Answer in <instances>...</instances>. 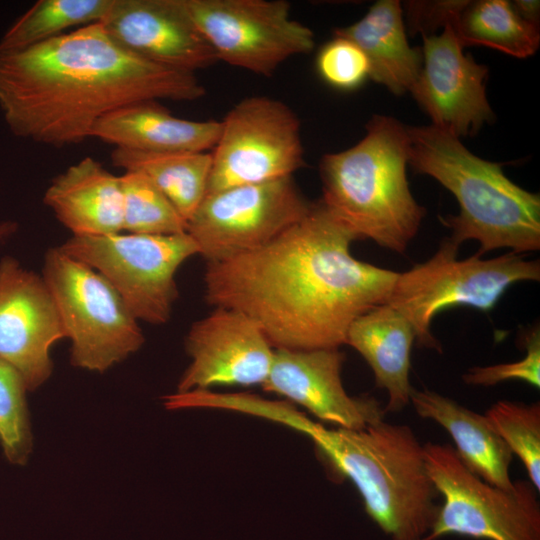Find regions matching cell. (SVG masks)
I'll return each instance as SVG.
<instances>
[{
    "mask_svg": "<svg viewBox=\"0 0 540 540\" xmlns=\"http://www.w3.org/2000/svg\"><path fill=\"white\" fill-rule=\"evenodd\" d=\"M354 240L321 201L313 203L262 248L206 263L205 300L247 315L274 349L339 348L356 318L387 302L398 277L356 259Z\"/></svg>",
    "mask_w": 540,
    "mask_h": 540,
    "instance_id": "cell-1",
    "label": "cell"
},
{
    "mask_svg": "<svg viewBox=\"0 0 540 540\" xmlns=\"http://www.w3.org/2000/svg\"><path fill=\"white\" fill-rule=\"evenodd\" d=\"M205 93L195 73L129 52L102 22L0 52L2 117L12 134L39 144L80 143L102 117L129 104L195 101Z\"/></svg>",
    "mask_w": 540,
    "mask_h": 540,
    "instance_id": "cell-2",
    "label": "cell"
},
{
    "mask_svg": "<svg viewBox=\"0 0 540 540\" xmlns=\"http://www.w3.org/2000/svg\"><path fill=\"white\" fill-rule=\"evenodd\" d=\"M266 419L307 435L359 491L366 513L390 540H423L440 505L424 445L407 425L381 420L361 430L328 429L285 401H271Z\"/></svg>",
    "mask_w": 540,
    "mask_h": 540,
    "instance_id": "cell-3",
    "label": "cell"
},
{
    "mask_svg": "<svg viewBox=\"0 0 540 540\" xmlns=\"http://www.w3.org/2000/svg\"><path fill=\"white\" fill-rule=\"evenodd\" d=\"M408 164L449 190L458 215L440 217L460 246L479 243L475 253L508 248L515 254L540 249V197L512 182L502 164L471 153L456 136L433 125L407 126Z\"/></svg>",
    "mask_w": 540,
    "mask_h": 540,
    "instance_id": "cell-4",
    "label": "cell"
},
{
    "mask_svg": "<svg viewBox=\"0 0 540 540\" xmlns=\"http://www.w3.org/2000/svg\"><path fill=\"white\" fill-rule=\"evenodd\" d=\"M366 131L356 145L321 158L320 201L357 239L403 254L426 214L407 180V126L375 115Z\"/></svg>",
    "mask_w": 540,
    "mask_h": 540,
    "instance_id": "cell-5",
    "label": "cell"
},
{
    "mask_svg": "<svg viewBox=\"0 0 540 540\" xmlns=\"http://www.w3.org/2000/svg\"><path fill=\"white\" fill-rule=\"evenodd\" d=\"M459 246L448 238L427 261L398 273L386 304L412 325L419 346L441 352L431 322L441 311L468 306L488 312L517 282L539 281L540 262L509 252L491 259L459 260Z\"/></svg>",
    "mask_w": 540,
    "mask_h": 540,
    "instance_id": "cell-6",
    "label": "cell"
},
{
    "mask_svg": "<svg viewBox=\"0 0 540 540\" xmlns=\"http://www.w3.org/2000/svg\"><path fill=\"white\" fill-rule=\"evenodd\" d=\"M41 275L71 342L74 367L103 373L143 346L140 322L96 270L57 246L45 253Z\"/></svg>",
    "mask_w": 540,
    "mask_h": 540,
    "instance_id": "cell-7",
    "label": "cell"
},
{
    "mask_svg": "<svg viewBox=\"0 0 540 540\" xmlns=\"http://www.w3.org/2000/svg\"><path fill=\"white\" fill-rule=\"evenodd\" d=\"M424 455L443 503L423 540L452 534L486 540H540V505L530 481H515L509 490L493 486L470 471L449 444L427 443Z\"/></svg>",
    "mask_w": 540,
    "mask_h": 540,
    "instance_id": "cell-8",
    "label": "cell"
},
{
    "mask_svg": "<svg viewBox=\"0 0 540 540\" xmlns=\"http://www.w3.org/2000/svg\"><path fill=\"white\" fill-rule=\"evenodd\" d=\"M59 247L100 273L135 318L151 325L170 320L179 296L176 273L187 259L199 255L187 233L72 235Z\"/></svg>",
    "mask_w": 540,
    "mask_h": 540,
    "instance_id": "cell-9",
    "label": "cell"
},
{
    "mask_svg": "<svg viewBox=\"0 0 540 540\" xmlns=\"http://www.w3.org/2000/svg\"><path fill=\"white\" fill-rule=\"evenodd\" d=\"M220 122L206 194L292 177L304 166L300 121L284 102L247 97Z\"/></svg>",
    "mask_w": 540,
    "mask_h": 540,
    "instance_id": "cell-10",
    "label": "cell"
},
{
    "mask_svg": "<svg viewBox=\"0 0 540 540\" xmlns=\"http://www.w3.org/2000/svg\"><path fill=\"white\" fill-rule=\"evenodd\" d=\"M310 203L286 177L205 195L186 233L206 263L224 261L267 245L301 220Z\"/></svg>",
    "mask_w": 540,
    "mask_h": 540,
    "instance_id": "cell-11",
    "label": "cell"
},
{
    "mask_svg": "<svg viewBox=\"0 0 540 540\" xmlns=\"http://www.w3.org/2000/svg\"><path fill=\"white\" fill-rule=\"evenodd\" d=\"M218 60L270 77L289 58L310 53L312 30L285 0H185Z\"/></svg>",
    "mask_w": 540,
    "mask_h": 540,
    "instance_id": "cell-12",
    "label": "cell"
},
{
    "mask_svg": "<svg viewBox=\"0 0 540 540\" xmlns=\"http://www.w3.org/2000/svg\"><path fill=\"white\" fill-rule=\"evenodd\" d=\"M53 297L42 277L11 256L0 260V359L22 376L28 391L53 373L51 350L65 339Z\"/></svg>",
    "mask_w": 540,
    "mask_h": 540,
    "instance_id": "cell-13",
    "label": "cell"
},
{
    "mask_svg": "<svg viewBox=\"0 0 540 540\" xmlns=\"http://www.w3.org/2000/svg\"><path fill=\"white\" fill-rule=\"evenodd\" d=\"M185 349L190 363L177 383L179 393L214 386H262L274 355V348L251 318L225 307H214L191 325Z\"/></svg>",
    "mask_w": 540,
    "mask_h": 540,
    "instance_id": "cell-14",
    "label": "cell"
},
{
    "mask_svg": "<svg viewBox=\"0 0 540 540\" xmlns=\"http://www.w3.org/2000/svg\"><path fill=\"white\" fill-rule=\"evenodd\" d=\"M488 68L463 52L453 27L423 36L422 68L410 92L433 126L457 138L494 119L485 92Z\"/></svg>",
    "mask_w": 540,
    "mask_h": 540,
    "instance_id": "cell-15",
    "label": "cell"
},
{
    "mask_svg": "<svg viewBox=\"0 0 540 540\" xmlns=\"http://www.w3.org/2000/svg\"><path fill=\"white\" fill-rule=\"evenodd\" d=\"M102 24L121 47L161 66L195 73L218 61L185 0H114Z\"/></svg>",
    "mask_w": 540,
    "mask_h": 540,
    "instance_id": "cell-16",
    "label": "cell"
},
{
    "mask_svg": "<svg viewBox=\"0 0 540 540\" xmlns=\"http://www.w3.org/2000/svg\"><path fill=\"white\" fill-rule=\"evenodd\" d=\"M344 360L339 348L274 349L262 387L304 407L324 422L361 430L383 420L385 411L373 397L348 395L341 379Z\"/></svg>",
    "mask_w": 540,
    "mask_h": 540,
    "instance_id": "cell-17",
    "label": "cell"
},
{
    "mask_svg": "<svg viewBox=\"0 0 540 540\" xmlns=\"http://www.w3.org/2000/svg\"><path fill=\"white\" fill-rule=\"evenodd\" d=\"M43 203L74 236L123 232V194L120 176L92 157L69 166L53 179Z\"/></svg>",
    "mask_w": 540,
    "mask_h": 540,
    "instance_id": "cell-18",
    "label": "cell"
},
{
    "mask_svg": "<svg viewBox=\"0 0 540 540\" xmlns=\"http://www.w3.org/2000/svg\"><path fill=\"white\" fill-rule=\"evenodd\" d=\"M221 129L216 120L178 118L156 101L121 107L102 117L91 137L123 148L150 153L206 152Z\"/></svg>",
    "mask_w": 540,
    "mask_h": 540,
    "instance_id": "cell-19",
    "label": "cell"
},
{
    "mask_svg": "<svg viewBox=\"0 0 540 540\" xmlns=\"http://www.w3.org/2000/svg\"><path fill=\"white\" fill-rule=\"evenodd\" d=\"M411 323L388 304L379 305L356 318L345 344L354 348L370 366L375 384L388 393L386 412H398L410 403L409 381L412 345Z\"/></svg>",
    "mask_w": 540,
    "mask_h": 540,
    "instance_id": "cell-20",
    "label": "cell"
},
{
    "mask_svg": "<svg viewBox=\"0 0 540 540\" xmlns=\"http://www.w3.org/2000/svg\"><path fill=\"white\" fill-rule=\"evenodd\" d=\"M410 402L421 418L435 421L450 434L456 453L470 471L493 486L513 488L509 476L513 454L485 415L428 389L413 388Z\"/></svg>",
    "mask_w": 540,
    "mask_h": 540,
    "instance_id": "cell-21",
    "label": "cell"
},
{
    "mask_svg": "<svg viewBox=\"0 0 540 540\" xmlns=\"http://www.w3.org/2000/svg\"><path fill=\"white\" fill-rule=\"evenodd\" d=\"M402 15L399 1L380 0L357 22L334 30L364 53L369 77L397 95L412 89L422 68V51L410 47Z\"/></svg>",
    "mask_w": 540,
    "mask_h": 540,
    "instance_id": "cell-22",
    "label": "cell"
},
{
    "mask_svg": "<svg viewBox=\"0 0 540 540\" xmlns=\"http://www.w3.org/2000/svg\"><path fill=\"white\" fill-rule=\"evenodd\" d=\"M114 166L148 177L187 222L207 193L212 156L209 152L150 153L115 148Z\"/></svg>",
    "mask_w": 540,
    "mask_h": 540,
    "instance_id": "cell-23",
    "label": "cell"
},
{
    "mask_svg": "<svg viewBox=\"0 0 540 540\" xmlns=\"http://www.w3.org/2000/svg\"><path fill=\"white\" fill-rule=\"evenodd\" d=\"M453 30L464 46H486L517 58L539 47V26L522 19L505 0L468 1Z\"/></svg>",
    "mask_w": 540,
    "mask_h": 540,
    "instance_id": "cell-24",
    "label": "cell"
},
{
    "mask_svg": "<svg viewBox=\"0 0 540 540\" xmlns=\"http://www.w3.org/2000/svg\"><path fill=\"white\" fill-rule=\"evenodd\" d=\"M114 0H39L0 39V52L25 49L68 29L102 22Z\"/></svg>",
    "mask_w": 540,
    "mask_h": 540,
    "instance_id": "cell-25",
    "label": "cell"
},
{
    "mask_svg": "<svg viewBox=\"0 0 540 540\" xmlns=\"http://www.w3.org/2000/svg\"><path fill=\"white\" fill-rule=\"evenodd\" d=\"M120 181L123 232L142 235L186 233L185 219L148 177L137 172H124Z\"/></svg>",
    "mask_w": 540,
    "mask_h": 540,
    "instance_id": "cell-26",
    "label": "cell"
},
{
    "mask_svg": "<svg viewBox=\"0 0 540 540\" xmlns=\"http://www.w3.org/2000/svg\"><path fill=\"white\" fill-rule=\"evenodd\" d=\"M512 454L523 463L529 481L540 490V404L500 400L484 414Z\"/></svg>",
    "mask_w": 540,
    "mask_h": 540,
    "instance_id": "cell-27",
    "label": "cell"
},
{
    "mask_svg": "<svg viewBox=\"0 0 540 540\" xmlns=\"http://www.w3.org/2000/svg\"><path fill=\"white\" fill-rule=\"evenodd\" d=\"M27 392L21 374L0 359V445L14 465L26 464L33 449Z\"/></svg>",
    "mask_w": 540,
    "mask_h": 540,
    "instance_id": "cell-28",
    "label": "cell"
},
{
    "mask_svg": "<svg viewBox=\"0 0 540 540\" xmlns=\"http://www.w3.org/2000/svg\"><path fill=\"white\" fill-rule=\"evenodd\" d=\"M316 68L327 84L339 90L356 89L369 77L368 60L361 49L337 36L320 48Z\"/></svg>",
    "mask_w": 540,
    "mask_h": 540,
    "instance_id": "cell-29",
    "label": "cell"
},
{
    "mask_svg": "<svg viewBox=\"0 0 540 540\" xmlns=\"http://www.w3.org/2000/svg\"><path fill=\"white\" fill-rule=\"evenodd\" d=\"M526 355L523 359L489 366L469 368L463 382L474 386H494L509 381L521 380L536 388L540 387V333L534 328L525 338Z\"/></svg>",
    "mask_w": 540,
    "mask_h": 540,
    "instance_id": "cell-30",
    "label": "cell"
},
{
    "mask_svg": "<svg viewBox=\"0 0 540 540\" xmlns=\"http://www.w3.org/2000/svg\"><path fill=\"white\" fill-rule=\"evenodd\" d=\"M468 1H407L404 4L407 23L412 33L435 34L438 28L454 26Z\"/></svg>",
    "mask_w": 540,
    "mask_h": 540,
    "instance_id": "cell-31",
    "label": "cell"
},
{
    "mask_svg": "<svg viewBox=\"0 0 540 540\" xmlns=\"http://www.w3.org/2000/svg\"><path fill=\"white\" fill-rule=\"evenodd\" d=\"M512 6L516 13L525 21L538 25L539 23V1L535 0H516ZM539 26V25H538Z\"/></svg>",
    "mask_w": 540,
    "mask_h": 540,
    "instance_id": "cell-32",
    "label": "cell"
},
{
    "mask_svg": "<svg viewBox=\"0 0 540 540\" xmlns=\"http://www.w3.org/2000/svg\"><path fill=\"white\" fill-rule=\"evenodd\" d=\"M18 230V224L15 221L6 220L0 222V245L8 240Z\"/></svg>",
    "mask_w": 540,
    "mask_h": 540,
    "instance_id": "cell-33",
    "label": "cell"
}]
</instances>
